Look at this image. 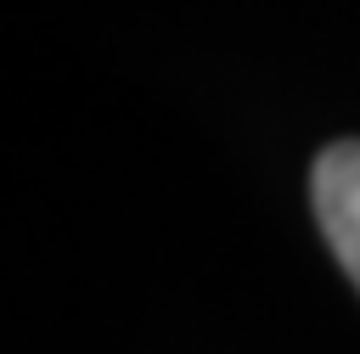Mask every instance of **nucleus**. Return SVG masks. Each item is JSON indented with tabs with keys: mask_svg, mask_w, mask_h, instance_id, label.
<instances>
[{
	"mask_svg": "<svg viewBox=\"0 0 360 354\" xmlns=\"http://www.w3.org/2000/svg\"><path fill=\"white\" fill-rule=\"evenodd\" d=\"M309 202L332 258L360 287V140H338L309 169Z\"/></svg>",
	"mask_w": 360,
	"mask_h": 354,
	"instance_id": "1",
	"label": "nucleus"
}]
</instances>
